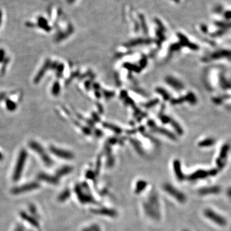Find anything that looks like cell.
I'll return each instance as SVG.
<instances>
[{"label":"cell","instance_id":"6da1fadb","mask_svg":"<svg viewBox=\"0 0 231 231\" xmlns=\"http://www.w3.org/2000/svg\"><path fill=\"white\" fill-rule=\"evenodd\" d=\"M159 206L157 194L155 191L152 192L148 197L143 205L145 214L150 218L156 220H158L161 217Z\"/></svg>","mask_w":231,"mask_h":231},{"label":"cell","instance_id":"7a4b0ae2","mask_svg":"<svg viewBox=\"0 0 231 231\" xmlns=\"http://www.w3.org/2000/svg\"><path fill=\"white\" fill-rule=\"evenodd\" d=\"M28 157V153L24 149L20 151L18 157H17L16 166L12 175V179L14 182H17L21 177L23 169L25 168V165L26 162V159Z\"/></svg>","mask_w":231,"mask_h":231},{"label":"cell","instance_id":"3957f363","mask_svg":"<svg viewBox=\"0 0 231 231\" xmlns=\"http://www.w3.org/2000/svg\"><path fill=\"white\" fill-rule=\"evenodd\" d=\"M28 146L34 152L38 154V155L40 157V158L46 166H52L53 164L52 159L50 157L48 153L46 152L42 145H41L37 141H32L29 143Z\"/></svg>","mask_w":231,"mask_h":231},{"label":"cell","instance_id":"277c9868","mask_svg":"<svg viewBox=\"0 0 231 231\" xmlns=\"http://www.w3.org/2000/svg\"><path fill=\"white\" fill-rule=\"evenodd\" d=\"M76 197H78L80 202L83 204L93 203L94 199L90 192L88 186L82 185V187L80 185H76L75 188Z\"/></svg>","mask_w":231,"mask_h":231},{"label":"cell","instance_id":"5b68a950","mask_svg":"<svg viewBox=\"0 0 231 231\" xmlns=\"http://www.w3.org/2000/svg\"><path fill=\"white\" fill-rule=\"evenodd\" d=\"M39 188V183H38L37 182H32L25 184H23V186L13 188L12 189L11 192L14 195H19L35 190V189H37Z\"/></svg>","mask_w":231,"mask_h":231},{"label":"cell","instance_id":"8992f818","mask_svg":"<svg viewBox=\"0 0 231 231\" xmlns=\"http://www.w3.org/2000/svg\"><path fill=\"white\" fill-rule=\"evenodd\" d=\"M163 189L164 191H165L169 195H170L171 197H174L175 199L179 201V202H184L185 197L184 196V195L181 192L179 191L178 189L174 188L170 184H165L163 185Z\"/></svg>","mask_w":231,"mask_h":231},{"label":"cell","instance_id":"52a82bcc","mask_svg":"<svg viewBox=\"0 0 231 231\" xmlns=\"http://www.w3.org/2000/svg\"><path fill=\"white\" fill-rule=\"evenodd\" d=\"M50 152L54 154L55 156H57L59 158H62L66 160H70L73 157V153H72L70 152L60 149L55 146H51L50 147Z\"/></svg>","mask_w":231,"mask_h":231},{"label":"cell","instance_id":"ba28073f","mask_svg":"<svg viewBox=\"0 0 231 231\" xmlns=\"http://www.w3.org/2000/svg\"><path fill=\"white\" fill-rule=\"evenodd\" d=\"M50 64H51V62H50V60H46L45 61V63H44L43 66L41 67V69L39 70H38V72L37 73V75H35V76L34 77V82L35 84H38L41 80H42L43 76H44V75H45L46 72H47V70H48L50 68Z\"/></svg>","mask_w":231,"mask_h":231},{"label":"cell","instance_id":"9c48e42d","mask_svg":"<svg viewBox=\"0 0 231 231\" xmlns=\"http://www.w3.org/2000/svg\"><path fill=\"white\" fill-rule=\"evenodd\" d=\"M38 179L42 180V181L46 182L47 183L51 184L56 185L58 183V178L56 176L50 175L46 173H40L38 175Z\"/></svg>","mask_w":231,"mask_h":231},{"label":"cell","instance_id":"30bf717a","mask_svg":"<svg viewBox=\"0 0 231 231\" xmlns=\"http://www.w3.org/2000/svg\"><path fill=\"white\" fill-rule=\"evenodd\" d=\"M19 215H20V217L23 220H25L29 224H30L31 226H32L34 227H35V228L39 227V223H38V221L37 219L35 217H34L33 216L29 215L27 214V213H26L24 211L20 212Z\"/></svg>","mask_w":231,"mask_h":231},{"label":"cell","instance_id":"8fae6325","mask_svg":"<svg viewBox=\"0 0 231 231\" xmlns=\"http://www.w3.org/2000/svg\"><path fill=\"white\" fill-rule=\"evenodd\" d=\"M93 212L98 214L106 215L107 217H111L112 218L116 217V215H117V212H116L114 210L110 209L108 208H104V207L94 210Z\"/></svg>","mask_w":231,"mask_h":231},{"label":"cell","instance_id":"7c38bea8","mask_svg":"<svg viewBox=\"0 0 231 231\" xmlns=\"http://www.w3.org/2000/svg\"><path fill=\"white\" fill-rule=\"evenodd\" d=\"M72 170L73 168L71 166H65L61 167L56 172V177L57 178H59V177L65 176L66 175L70 173L72 171Z\"/></svg>","mask_w":231,"mask_h":231},{"label":"cell","instance_id":"4fadbf2b","mask_svg":"<svg viewBox=\"0 0 231 231\" xmlns=\"http://www.w3.org/2000/svg\"><path fill=\"white\" fill-rule=\"evenodd\" d=\"M71 196V192L69 189H65L64 190L61 192L58 197V200L60 202H64L66 201Z\"/></svg>","mask_w":231,"mask_h":231},{"label":"cell","instance_id":"5bb4252c","mask_svg":"<svg viewBox=\"0 0 231 231\" xmlns=\"http://www.w3.org/2000/svg\"><path fill=\"white\" fill-rule=\"evenodd\" d=\"M147 186V183L144 180H139L136 183L135 186V192L136 193H140L143 191H144L145 188H146Z\"/></svg>","mask_w":231,"mask_h":231},{"label":"cell","instance_id":"9a60e30c","mask_svg":"<svg viewBox=\"0 0 231 231\" xmlns=\"http://www.w3.org/2000/svg\"><path fill=\"white\" fill-rule=\"evenodd\" d=\"M5 102H6L5 103L6 107H7L8 111H9L10 112H13L15 110H16L17 104L14 102H13L12 100H11L10 99H7Z\"/></svg>","mask_w":231,"mask_h":231},{"label":"cell","instance_id":"2e32d148","mask_svg":"<svg viewBox=\"0 0 231 231\" xmlns=\"http://www.w3.org/2000/svg\"><path fill=\"white\" fill-rule=\"evenodd\" d=\"M59 92H60V85H59L58 82H55L52 87V93L53 95L57 96Z\"/></svg>","mask_w":231,"mask_h":231},{"label":"cell","instance_id":"e0dca14e","mask_svg":"<svg viewBox=\"0 0 231 231\" xmlns=\"http://www.w3.org/2000/svg\"><path fill=\"white\" fill-rule=\"evenodd\" d=\"M38 24H39V26L41 28H42L43 29L45 30L48 31L50 28L48 27V25L47 24V22L46 20H44L43 18H41L39 20H38Z\"/></svg>","mask_w":231,"mask_h":231},{"label":"cell","instance_id":"ac0fdd59","mask_svg":"<svg viewBox=\"0 0 231 231\" xmlns=\"http://www.w3.org/2000/svg\"><path fill=\"white\" fill-rule=\"evenodd\" d=\"M29 210H30V212L32 213V215L35 216V217H37V216H38L37 214V209H36V207H35V206L30 205L29 206Z\"/></svg>","mask_w":231,"mask_h":231},{"label":"cell","instance_id":"d6986e66","mask_svg":"<svg viewBox=\"0 0 231 231\" xmlns=\"http://www.w3.org/2000/svg\"><path fill=\"white\" fill-rule=\"evenodd\" d=\"M5 52L3 49L0 48V63H3L5 58Z\"/></svg>","mask_w":231,"mask_h":231},{"label":"cell","instance_id":"ffe728a7","mask_svg":"<svg viewBox=\"0 0 231 231\" xmlns=\"http://www.w3.org/2000/svg\"><path fill=\"white\" fill-rule=\"evenodd\" d=\"M14 231H25V229L22 226H18Z\"/></svg>","mask_w":231,"mask_h":231},{"label":"cell","instance_id":"44dd1931","mask_svg":"<svg viewBox=\"0 0 231 231\" xmlns=\"http://www.w3.org/2000/svg\"><path fill=\"white\" fill-rule=\"evenodd\" d=\"M4 159V156L3 155V153L0 152V161H2Z\"/></svg>","mask_w":231,"mask_h":231},{"label":"cell","instance_id":"7402d4cb","mask_svg":"<svg viewBox=\"0 0 231 231\" xmlns=\"http://www.w3.org/2000/svg\"><path fill=\"white\" fill-rule=\"evenodd\" d=\"M1 17H2V14L1 11H0V25H1Z\"/></svg>","mask_w":231,"mask_h":231}]
</instances>
